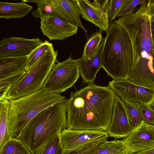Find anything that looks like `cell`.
Returning a JSON list of instances; mask_svg holds the SVG:
<instances>
[{
    "label": "cell",
    "mask_w": 154,
    "mask_h": 154,
    "mask_svg": "<svg viewBox=\"0 0 154 154\" xmlns=\"http://www.w3.org/2000/svg\"><path fill=\"white\" fill-rule=\"evenodd\" d=\"M128 154H131L154 147V125L142 121L133 128L130 134L122 139Z\"/></svg>",
    "instance_id": "obj_10"
},
{
    "label": "cell",
    "mask_w": 154,
    "mask_h": 154,
    "mask_svg": "<svg viewBox=\"0 0 154 154\" xmlns=\"http://www.w3.org/2000/svg\"><path fill=\"white\" fill-rule=\"evenodd\" d=\"M150 25L152 39L154 45V20L150 21Z\"/></svg>",
    "instance_id": "obj_34"
},
{
    "label": "cell",
    "mask_w": 154,
    "mask_h": 154,
    "mask_svg": "<svg viewBox=\"0 0 154 154\" xmlns=\"http://www.w3.org/2000/svg\"><path fill=\"white\" fill-rule=\"evenodd\" d=\"M110 0H76L82 16L85 20L97 26L100 30L106 32L109 23L108 11Z\"/></svg>",
    "instance_id": "obj_9"
},
{
    "label": "cell",
    "mask_w": 154,
    "mask_h": 154,
    "mask_svg": "<svg viewBox=\"0 0 154 154\" xmlns=\"http://www.w3.org/2000/svg\"><path fill=\"white\" fill-rule=\"evenodd\" d=\"M133 128L131 124L125 102L116 95L110 124L107 132L115 139L124 138Z\"/></svg>",
    "instance_id": "obj_12"
},
{
    "label": "cell",
    "mask_w": 154,
    "mask_h": 154,
    "mask_svg": "<svg viewBox=\"0 0 154 154\" xmlns=\"http://www.w3.org/2000/svg\"><path fill=\"white\" fill-rule=\"evenodd\" d=\"M102 53L101 67L113 80L128 79L133 61V51L129 36L114 22L109 24Z\"/></svg>",
    "instance_id": "obj_4"
},
{
    "label": "cell",
    "mask_w": 154,
    "mask_h": 154,
    "mask_svg": "<svg viewBox=\"0 0 154 154\" xmlns=\"http://www.w3.org/2000/svg\"><path fill=\"white\" fill-rule=\"evenodd\" d=\"M143 121L151 125H154V108L146 106L143 111Z\"/></svg>",
    "instance_id": "obj_31"
},
{
    "label": "cell",
    "mask_w": 154,
    "mask_h": 154,
    "mask_svg": "<svg viewBox=\"0 0 154 154\" xmlns=\"http://www.w3.org/2000/svg\"><path fill=\"white\" fill-rule=\"evenodd\" d=\"M55 64L45 80L42 89L46 92L59 94L73 86L80 75L78 66L71 58Z\"/></svg>",
    "instance_id": "obj_7"
},
{
    "label": "cell",
    "mask_w": 154,
    "mask_h": 154,
    "mask_svg": "<svg viewBox=\"0 0 154 154\" xmlns=\"http://www.w3.org/2000/svg\"><path fill=\"white\" fill-rule=\"evenodd\" d=\"M22 1L25 2L35 3L37 7V9L32 11L31 14L35 18H40L52 16H56L51 6L48 3V0H33Z\"/></svg>",
    "instance_id": "obj_23"
},
{
    "label": "cell",
    "mask_w": 154,
    "mask_h": 154,
    "mask_svg": "<svg viewBox=\"0 0 154 154\" xmlns=\"http://www.w3.org/2000/svg\"><path fill=\"white\" fill-rule=\"evenodd\" d=\"M43 42L38 38L32 39L11 36L0 42V58L27 56Z\"/></svg>",
    "instance_id": "obj_11"
},
{
    "label": "cell",
    "mask_w": 154,
    "mask_h": 154,
    "mask_svg": "<svg viewBox=\"0 0 154 154\" xmlns=\"http://www.w3.org/2000/svg\"><path fill=\"white\" fill-rule=\"evenodd\" d=\"M109 86L124 102L142 103L154 108V89L135 84L128 79L109 82Z\"/></svg>",
    "instance_id": "obj_8"
},
{
    "label": "cell",
    "mask_w": 154,
    "mask_h": 154,
    "mask_svg": "<svg viewBox=\"0 0 154 154\" xmlns=\"http://www.w3.org/2000/svg\"><path fill=\"white\" fill-rule=\"evenodd\" d=\"M42 33L50 41L62 40L76 34L78 27L56 16L40 18Z\"/></svg>",
    "instance_id": "obj_14"
},
{
    "label": "cell",
    "mask_w": 154,
    "mask_h": 154,
    "mask_svg": "<svg viewBox=\"0 0 154 154\" xmlns=\"http://www.w3.org/2000/svg\"><path fill=\"white\" fill-rule=\"evenodd\" d=\"M101 30L93 33L88 39L84 47L82 57H88L95 52L99 47L104 38Z\"/></svg>",
    "instance_id": "obj_24"
},
{
    "label": "cell",
    "mask_w": 154,
    "mask_h": 154,
    "mask_svg": "<svg viewBox=\"0 0 154 154\" xmlns=\"http://www.w3.org/2000/svg\"><path fill=\"white\" fill-rule=\"evenodd\" d=\"M109 137L107 135L100 138L63 154H90L100 145L107 141Z\"/></svg>",
    "instance_id": "obj_26"
},
{
    "label": "cell",
    "mask_w": 154,
    "mask_h": 154,
    "mask_svg": "<svg viewBox=\"0 0 154 154\" xmlns=\"http://www.w3.org/2000/svg\"><path fill=\"white\" fill-rule=\"evenodd\" d=\"M58 52L53 45L46 54L27 70L24 76L9 89L6 97L8 100L20 98L42 89L43 84L55 63Z\"/></svg>",
    "instance_id": "obj_6"
},
{
    "label": "cell",
    "mask_w": 154,
    "mask_h": 154,
    "mask_svg": "<svg viewBox=\"0 0 154 154\" xmlns=\"http://www.w3.org/2000/svg\"><path fill=\"white\" fill-rule=\"evenodd\" d=\"M147 10L150 21L154 20V0H148L147 3Z\"/></svg>",
    "instance_id": "obj_32"
},
{
    "label": "cell",
    "mask_w": 154,
    "mask_h": 154,
    "mask_svg": "<svg viewBox=\"0 0 154 154\" xmlns=\"http://www.w3.org/2000/svg\"><path fill=\"white\" fill-rule=\"evenodd\" d=\"M131 154H154V147L147 150L140 151Z\"/></svg>",
    "instance_id": "obj_33"
},
{
    "label": "cell",
    "mask_w": 154,
    "mask_h": 154,
    "mask_svg": "<svg viewBox=\"0 0 154 154\" xmlns=\"http://www.w3.org/2000/svg\"><path fill=\"white\" fill-rule=\"evenodd\" d=\"M28 57L0 58V80L25 69Z\"/></svg>",
    "instance_id": "obj_18"
},
{
    "label": "cell",
    "mask_w": 154,
    "mask_h": 154,
    "mask_svg": "<svg viewBox=\"0 0 154 154\" xmlns=\"http://www.w3.org/2000/svg\"><path fill=\"white\" fill-rule=\"evenodd\" d=\"M104 38L97 50L89 56L85 58L75 59L78 66L80 75L84 82L93 84L98 72L101 68L102 53L105 42Z\"/></svg>",
    "instance_id": "obj_15"
},
{
    "label": "cell",
    "mask_w": 154,
    "mask_h": 154,
    "mask_svg": "<svg viewBox=\"0 0 154 154\" xmlns=\"http://www.w3.org/2000/svg\"><path fill=\"white\" fill-rule=\"evenodd\" d=\"M56 16L70 24L80 27L86 32L80 18L81 11L76 0H48Z\"/></svg>",
    "instance_id": "obj_16"
},
{
    "label": "cell",
    "mask_w": 154,
    "mask_h": 154,
    "mask_svg": "<svg viewBox=\"0 0 154 154\" xmlns=\"http://www.w3.org/2000/svg\"><path fill=\"white\" fill-rule=\"evenodd\" d=\"M67 127L65 102L54 104L38 113L27 124L20 140L32 154L43 148Z\"/></svg>",
    "instance_id": "obj_3"
},
{
    "label": "cell",
    "mask_w": 154,
    "mask_h": 154,
    "mask_svg": "<svg viewBox=\"0 0 154 154\" xmlns=\"http://www.w3.org/2000/svg\"><path fill=\"white\" fill-rule=\"evenodd\" d=\"M53 44L46 40L28 56L25 67L26 71L38 62L48 51Z\"/></svg>",
    "instance_id": "obj_25"
},
{
    "label": "cell",
    "mask_w": 154,
    "mask_h": 154,
    "mask_svg": "<svg viewBox=\"0 0 154 154\" xmlns=\"http://www.w3.org/2000/svg\"><path fill=\"white\" fill-rule=\"evenodd\" d=\"M0 154H32L20 140L12 139L0 148Z\"/></svg>",
    "instance_id": "obj_22"
},
{
    "label": "cell",
    "mask_w": 154,
    "mask_h": 154,
    "mask_svg": "<svg viewBox=\"0 0 154 154\" xmlns=\"http://www.w3.org/2000/svg\"><path fill=\"white\" fill-rule=\"evenodd\" d=\"M116 95L109 86L93 83L71 92L65 102L67 128L107 132Z\"/></svg>",
    "instance_id": "obj_1"
},
{
    "label": "cell",
    "mask_w": 154,
    "mask_h": 154,
    "mask_svg": "<svg viewBox=\"0 0 154 154\" xmlns=\"http://www.w3.org/2000/svg\"><path fill=\"white\" fill-rule=\"evenodd\" d=\"M26 71V69H24L0 80V89L11 87L20 80L25 75Z\"/></svg>",
    "instance_id": "obj_30"
},
{
    "label": "cell",
    "mask_w": 154,
    "mask_h": 154,
    "mask_svg": "<svg viewBox=\"0 0 154 154\" xmlns=\"http://www.w3.org/2000/svg\"><path fill=\"white\" fill-rule=\"evenodd\" d=\"M153 82L152 88L154 89V64L153 65Z\"/></svg>",
    "instance_id": "obj_35"
},
{
    "label": "cell",
    "mask_w": 154,
    "mask_h": 154,
    "mask_svg": "<svg viewBox=\"0 0 154 154\" xmlns=\"http://www.w3.org/2000/svg\"><path fill=\"white\" fill-rule=\"evenodd\" d=\"M10 103L6 98L0 100V147L12 138L8 130V112Z\"/></svg>",
    "instance_id": "obj_19"
},
{
    "label": "cell",
    "mask_w": 154,
    "mask_h": 154,
    "mask_svg": "<svg viewBox=\"0 0 154 154\" xmlns=\"http://www.w3.org/2000/svg\"><path fill=\"white\" fill-rule=\"evenodd\" d=\"M108 135L100 130H76L66 128L60 134L61 143L66 153L90 142Z\"/></svg>",
    "instance_id": "obj_13"
},
{
    "label": "cell",
    "mask_w": 154,
    "mask_h": 154,
    "mask_svg": "<svg viewBox=\"0 0 154 154\" xmlns=\"http://www.w3.org/2000/svg\"><path fill=\"white\" fill-rule=\"evenodd\" d=\"M124 102L130 122L133 128H135L143 121V111L147 106L133 102Z\"/></svg>",
    "instance_id": "obj_21"
},
{
    "label": "cell",
    "mask_w": 154,
    "mask_h": 154,
    "mask_svg": "<svg viewBox=\"0 0 154 154\" xmlns=\"http://www.w3.org/2000/svg\"><path fill=\"white\" fill-rule=\"evenodd\" d=\"M126 0H110L108 11L109 23L114 20L120 11Z\"/></svg>",
    "instance_id": "obj_29"
},
{
    "label": "cell",
    "mask_w": 154,
    "mask_h": 154,
    "mask_svg": "<svg viewBox=\"0 0 154 154\" xmlns=\"http://www.w3.org/2000/svg\"><path fill=\"white\" fill-rule=\"evenodd\" d=\"M147 3L140 5L134 12L115 22L126 32L132 45L133 64L128 79L138 85L152 88L154 45Z\"/></svg>",
    "instance_id": "obj_2"
},
{
    "label": "cell",
    "mask_w": 154,
    "mask_h": 154,
    "mask_svg": "<svg viewBox=\"0 0 154 154\" xmlns=\"http://www.w3.org/2000/svg\"><path fill=\"white\" fill-rule=\"evenodd\" d=\"M66 100L60 94L47 92L42 89L30 94L9 100L8 130L11 138L19 140L25 127L38 113Z\"/></svg>",
    "instance_id": "obj_5"
},
{
    "label": "cell",
    "mask_w": 154,
    "mask_h": 154,
    "mask_svg": "<svg viewBox=\"0 0 154 154\" xmlns=\"http://www.w3.org/2000/svg\"><path fill=\"white\" fill-rule=\"evenodd\" d=\"M147 2L146 0H126L117 17L120 18L133 13L138 5L144 4Z\"/></svg>",
    "instance_id": "obj_28"
},
{
    "label": "cell",
    "mask_w": 154,
    "mask_h": 154,
    "mask_svg": "<svg viewBox=\"0 0 154 154\" xmlns=\"http://www.w3.org/2000/svg\"><path fill=\"white\" fill-rule=\"evenodd\" d=\"M18 3L0 2V18L9 19L23 18L33 7L22 1Z\"/></svg>",
    "instance_id": "obj_17"
},
{
    "label": "cell",
    "mask_w": 154,
    "mask_h": 154,
    "mask_svg": "<svg viewBox=\"0 0 154 154\" xmlns=\"http://www.w3.org/2000/svg\"><path fill=\"white\" fill-rule=\"evenodd\" d=\"M90 154H128L125 145L122 140L117 139L106 141Z\"/></svg>",
    "instance_id": "obj_20"
},
{
    "label": "cell",
    "mask_w": 154,
    "mask_h": 154,
    "mask_svg": "<svg viewBox=\"0 0 154 154\" xmlns=\"http://www.w3.org/2000/svg\"><path fill=\"white\" fill-rule=\"evenodd\" d=\"M60 134L48 143L39 154H63V150L61 142Z\"/></svg>",
    "instance_id": "obj_27"
}]
</instances>
